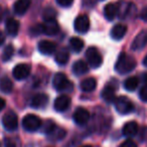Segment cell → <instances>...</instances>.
<instances>
[{
	"label": "cell",
	"mask_w": 147,
	"mask_h": 147,
	"mask_svg": "<svg viewBox=\"0 0 147 147\" xmlns=\"http://www.w3.org/2000/svg\"><path fill=\"white\" fill-rule=\"evenodd\" d=\"M118 12L119 6L115 3H108L104 8V15L108 20H113L117 16Z\"/></svg>",
	"instance_id": "18"
},
{
	"label": "cell",
	"mask_w": 147,
	"mask_h": 147,
	"mask_svg": "<svg viewBox=\"0 0 147 147\" xmlns=\"http://www.w3.org/2000/svg\"><path fill=\"white\" fill-rule=\"evenodd\" d=\"M73 119L75 121V123L80 126H84L88 123L89 119H90V113L87 109L79 107L76 109V111L74 112Z\"/></svg>",
	"instance_id": "9"
},
{
	"label": "cell",
	"mask_w": 147,
	"mask_h": 147,
	"mask_svg": "<svg viewBox=\"0 0 147 147\" xmlns=\"http://www.w3.org/2000/svg\"><path fill=\"white\" fill-rule=\"evenodd\" d=\"M143 65H144L145 67H147V55L144 57V59H143Z\"/></svg>",
	"instance_id": "38"
},
{
	"label": "cell",
	"mask_w": 147,
	"mask_h": 147,
	"mask_svg": "<svg viewBox=\"0 0 147 147\" xmlns=\"http://www.w3.org/2000/svg\"><path fill=\"white\" fill-rule=\"evenodd\" d=\"M13 53H14V49L11 45H7L4 49H3V53H2V59L4 61H7L12 57Z\"/></svg>",
	"instance_id": "27"
},
{
	"label": "cell",
	"mask_w": 147,
	"mask_h": 147,
	"mask_svg": "<svg viewBox=\"0 0 147 147\" xmlns=\"http://www.w3.org/2000/svg\"><path fill=\"white\" fill-rule=\"evenodd\" d=\"M12 89H13V84L10 79L4 77V78H2L0 80V91L2 93L9 94V93L12 92Z\"/></svg>",
	"instance_id": "24"
},
{
	"label": "cell",
	"mask_w": 147,
	"mask_h": 147,
	"mask_svg": "<svg viewBox=\"0 0 147 147\" xmlns=\"http://www.w3.org/2000/svg\"><path fill=\"white\" fill-rule=\"evenodd\" d=\"M2 125L7 131H14L18 127V117L13 111H8L2 118Z\"/></svg>",
	"instance_id": "6"
},
{
	"label": "cell",
	"mask_w": 147,
	"mask_h": 147,
	"mask_svg": "<svg viewBox=\"0 0 147 147\" xmlns=\"http://www.w3.org/2000/svg\"><path fill=\"white\" fill-rule=\"evenodd\" d=\"M86 57L89 65L92 67H95V69L99 67L103 63L102 55L96 47H89L86 51Z\"/></svg>",
	"instance_id": "5"
},
{
	"label": "cell",
	"mask_w": 147,
	"mask_h": 147,
	"mask_svg": "<svg viewBox=\"0 0 147 147\" xmlns=\"http://www.w3.org/2000/svg\"><path fill=\"white\" fill-rule=\"evenodd\" d=\"M147 45V29H143L141 30L138 34L135 36L134 40H133L132 45H131V49L133 51H140V49H144Z\"/></svg>",
	"instance_id": "11"
},
{
	"label": "cell",
	"mask_w": 147,
	"mask_h": 147,
	"mask_svg": "<svg viewBox=\"0 0 147 147\" xmlns=\"http://www.w3.org/2000/svg\"><path fill=\"white\" fill-rule=\"evenodd\" d=\"M89 71V67L84 61H77L73 65V71L77 76H82Z\"/></svg>",
	"instance_id": "23"
},
{
	"label": "cell",
	"mask_w": 147,
	"mask_h": 147,
	"mask_svg": "<svg viewBox=\"0 0 147 147\" xmlns=\"http://www.w3.org/2000/svg\"><path fill=\"white\" fill-rule=\"evenodd\" d=\"M97 87V81L94 78H87L82 81L80 84V88L84 92H93Z\"/></svg>",
	"instance_id": "21"
},
{
	"label": "cell",
	"mask_w": 147,
	"mask_h": 147,
	"mask_svg": "<svg viewBox=\"0 0 147 147\" xmlns=\"http://www.w3.org/2000/svg\"><path fill=\"white\" fill-rule=\"evenodd\" d=\"M71 100L69 96L67 95H61V96L57 97L53 103V107H55V110L57 112H65L71 106Z\"/></svg>",
	"instance_id": "12"
},
{
	"label": "cell",
	"mask_w": 147,
	"mask_h": 147,
	"mask_svg": "<svg viewBox=\"0 0 147 147\" xmlns=\"http://www.w3.org/2000/svg\"><path fill=\"white\" fill-rule=\"evenodd\" d=\"M4 40H5V35H4V33H3L2 31L0 30V45L4 42Z\"/></svg>",
	"instance_id": "37"
},
{
	"label": "cell",
	"mask_w": 147,
	"mask_h": 147,
	"mask_svg": "<svg viewBox=\"0 0 147 147\" xmlns=\"http://www.w3.org/2000/svg\"><path fill=\"white\" fill-rule=\"evenodd\" d=\"M139 139L141 141L147 140V126H143L140 128V133H139Z\"/></svg>",
	"instance_id": "31"
},
{
	"label": "cell",
	"mask_w": 147,
	"mask_h": 147,
	"mask_svg": "<svg viewBox=\"0 0 147 147\" xmlns=\"http://www.w3.org/2000/svg\"><path fill=\"white\" fill-rule=\"evenodd\" d=\"M73 2L74 0H57V3L61 7H69Z\"/></svg>",
	"instance_id": "32"
},
{
	"label": "cell",
	"mask_w": 147,
	"mask_h": 147,
	"mask_svg": "<svg viewBox=\"0 0 147 147\" xmlns=\"http://www.w3.org/2000/svg\"><path fill=\"white\" fill-rule=\"evenodd\" d=\"M102 98L104 99L105 102L111 103L115 101V88L111 85L106 86L102 91Z\"/></svg>",
	"instance_id": "22"
},
{
	"label": "cell",
	"mask_w": 147,
	"mask_h": 147,
	"mask_svg": "<svg viewBox=\"0 0 147 147\" xmlns=\"http://www.w3.org/2000/svg\"><path fill=\"white\" fill-rule=\"evenodd\" d=\"M41 125L42 121L40 120V118L33 114H27L22 120V127L28 132H34L38 130Z\"/></svg>",
	"instance_id": "2"
},
{
	"label": "cell",
	"mask_w": 147,
	"mask_h": 147,
	"mask_svg": "<svg viewBox=\"0 0 147 147\" xmlns=\"http://www.w3.org/2000/svg\"><path fill=\"white\" fill-rule=\"evenodd\" d=\"M49 103V97L45 94H36L32 99H31L30 105L32 108L40 109L47 106Z\"/></svg>",
	"instance_id": "16"
},
{
	"label": "cell",
	"mask_w": 147,
	"mask_h": 147,
	"mask_svg": "<svg viewBox=\"0 0 147 147\" xmlns=\"http://www.w3.org/2000/svg\"><path fill=\"white\" fill-rule=\"evenodd\" d=\"M0 147H1V144H0Z\"/></svg>",
	"instance_id": "41"
},
{
	"label": "cell",
	"mask_w": 147,
	"mask_h": 147,
	"mask_svg": "<svg viewBox=\"0 0 147 147\" xmlns=\"http://www.w3.org/2000/svg\"><path fill=\"white\" fill-rule=\"evenodd\" d=\"M139 84V80L136 77H130V78L126 79L124 82V88L129 92H133L137 89Z\"/></svg>",
	"instance_id": "26"
},
{
	"label": "cell",
	"mask_w": 147,
	"mask_h": 147,
	"mask_svg": "<svg viewBox=\"0 0 147 147\" xmlns=\"http://www.w3.org/2000/svg\"><path fill=\"white\" fill-rule=\"evenodd\" d=\"M42 128H43V132L47 133V134H51L55 129V125L53 121H47V122L43 124Z\"/></svg>",
	"instance_id": "28"
},
{
	"label": "cell",
	"mask_w": 147,
	"mask_h": 147,
	"mask_svg": "<svg viewBox=\"0 0 147 147\" xmlns=\"http://www.w3.org/2000/svg\"><path fill=\"white\" fill-rule=\"evenodd\" d=\"M85 43L80 37H71L69 39V47H71V51L75 53H80L84 47Z\"/></svg>",
	"instance_id": "25"
},
{
	"label": "cell",
	"mask_w": 147,
	"mask_h": 147,
	"mask_svg": "<svg viewBox=\"0 0 147 147\" xmlns=\"http://www.w3.org/2000/svg\"><path fill=\"white\" fill-rule=\"evenodd\" d=\"M55 16V11L53 8H47L45 9V13H43V17H45V20L47 19H53Z\"/></svg>",
	"instance_id": "29"
},
{
	"label": "cell",
	"mask_w": 147,
	"mask_h": 147,
	"mask_svg": "<svg viewBox=\"0 0 147 147\" xmlns=\"http://www.w3.org/2000/svg\"><path fill=\"white\" fill-rule=\"evenodd\" d=\"M119 147H137V144L133 140H131V139H127Z\"/></svg>",
	"instance_id": "33"
},
{
	"label": "cell",
	"mask_w": 147,
	"mask_h": 147,
	"mask_svg": "<svg viewBox=\"0 0 147 147\" xmlns=\"http://www.w3.org/2000/svg\"><path fill=\"white\" fill-rule=\"evenodd\" d=\"M55 63H59V65H65V63H67V61L69 59V51L67 49H61L55 53Z\"/></svg>",
	"instance_id": "19"
},
{
	"label": "cell",
	"mask_w": 147,
	"mask_h": 147,
	"mask_svg": "<svg viewBox=\"0 0 147 147\" xmlns=\"http://www.w3.org/2000/svg\"><path fill=\"white\" fill-rule=\"evenodd\" d=\"M40 29L41 33L47 35H55L59 31V25L55 18L47 19V20H45L43 24H40Z\"/></svg>",
	"instance_id": "8"
},
{
	"label": "cell",
	"mask_w": 147,
	"mask_h": 147,
	"mask_svg": "<svg viewBox=\"0 0 147 147\" xmlns=\"http://www.w3.org/2000/svg\"><path fill=\"white\" fill-rule=\"evenodd\" d=\"M1 15H2V9H1V7H0V17H1Z\"/></svg>",
	"instance_id": "40"
},
{
	"label": "cell",
	"mask_w": 147,
	"mask_h": 147,
	"mask_svg": "<svg viewBox=\"0 0 147 147\" xmlns=\"http://www.w3.org/2000/svg\"><path fill=\"white\" fill-rule=\"evenodd\" d=\"M80 147H92L91 145H83V146H80Z\"/></svg>",
	"instance_id": "39"
},
{
	"label": "cell",
	"mask_w": 147,
	"mask_h": 147,
	"mask_svg": "<svg viewBox=\"0 0 147 147\" xmlns=\"http://www.w3.org/2000/svg\"><path fill=\"white\" fill-rule=\"evenodd\" d=\"M115 108H116L117 112H119L120 114L126 115L134 110V105L129 100L128 97L120 96L115 100Z\"/></svg>",
	"instance_id": "3"
},
{
	"label": "cell",
	"mask_w": 147,
	"mask_h": 147,
	"mask_svg": "<svg viewBox=\"0 0 147 147\" xmlns=\"http://www.w3.org/2000/svg\"><path fill=\"white\" fill-rule=\"evenodd\" d=\"M5 104H6V103H5V100L0 97V112L5 108Z\"/></svg>",
	"instance_id": "36"
},
{
	"label": "cell",
	"mask_w": 147,
	"mask_h": 147,
	"mask_svg": "<svg viewBox=\"0 0 147 147\" xmlns=\"http://www.w3.org/2000/svg\"><path fill=\"white\" fill-rule=\"evenodd\" d=\"M30 67L26 63H18L17 65H15V67L13 69V77H14L16 80L21 81L26 79L27 77L30 75Z\"/></svg>",
	"instance_id": "10"
},
{
	"label": "cell",
	"mask_w": 147,
	"mask_h": 147,
	"mask_svg": "<svg viewBox=\"0 0 147 147\" xmlns=\"http://www.w3.org/2000/svg\"><path fill=\"white\" fill-rule=\"evenodd\" d=\"M74 28L77 32L84 34L90 29V19L87 15H80L74 22Z\"/></svg>",
	"instance_id": "7"
},
{
	"label": "cell",
	"mask_w": 147,
	"mask_h": 147,
	"mask_svg": "<svg viewBox=\"0 0 147 147\" xmlns=\"http://www.w3.org/2000/svg\"><path fill=\"white\" fill-rule=\"evenodd\" d=\"M53 85L55 90L57 91H71L73 84L67 80L65 74L57 73L53 77Z\"/></svg>",
	"instance_id": "4"
},
{
	"label": "cell",
	"mask_w": 147,
	"mask_h": 147,
	"mask_svg": "<svg viewBox=\"0 0 147 147\" xmlns=\"http://www.w3.org/2000/svg\"><path fill=\"white\" fill-rule=\"evenodd\" d=\"M5 143H6V147H16L15 143L13 142V141L11 140V139H6Z\"/></svg>",
	"instance_id": "35"
},
{
	"label": "cell",
	"mask_w": 147,
	"mask_h": 147,
	"mask_svg": "<svg viewBox=\"0 0 147 147\" xmlns=\"http://www.w3.org/2000/svg\"><path fill=\"white\" fill-rule=\"evenodd\" d=\"M136 67V61L134 57L129 55L126 53H120L115 65V71L120 75H125L132 71Z\"/></svg>",
	"instance_id": "1"
},
{
	"label": "cell",
	"mask_w": 147,
	"mask_h": 147,
	"mask_svg": "<svg viewBox=\"0 0 147 147\" xmlns=\"http://www.w3.org/2000/svg\"><path fill=\"white\" fill-rule=\"evenodd\" d=\"M127 32V26L122 23H118V24L114 25L113 28L111 29V37L115 40H120L125 36Z\"/></svg>",
	"instance_id": "15"
},
{
	"label": "cell",
	"mask_w": 147,
	"mask_h": 147,
	"mask_svg": "<svg viewBox=\"0 0 147 147\" xmlns=\"http://www.w3.org/2000/svg\"><path fill=\"white\" fill-rule=\"evenodd\" d=\"M139 131V126L137 124V122L135 121H129L126 124L123 126L122 133L125 137L127 138H131V137L135 136Z\"/></svg>",
	"instance_id": "14"
},
{
	"label": "cell",
	"mask_w": 147,
	"mask_h": 147,
	"mask_svg": "<svg viewBox=\"0 0 147 147\" xmlns=\"http://www.w3.org/2000/svg\"><path fill=\"white\" fill-rule=\"evenodd\" d=\"M140 17L142 20L147 22V6H145L144 8L142 9V11H141V13H140Z\"/></svg>",
	"instance_id": "34"
},
{
	"label": "cell",
	"mask_w": 147,
	"mask_h": 147,
	"mask_svg": "<svg viewBox=\"0 0 147 147\" xmlns=\"http://www.w3.org/2000/svg\"><path fill=\"white\" fill-rule=\"evenodd\" d=\"M139 97L143 102H147V85L143 86L139 91Z\"/></svg>",
	"instance_id": "30"
},
{
	"label": "cell",
	"mask_w": 147,
	"mask_h": 147,
	"mask_svg": "<svg viewBox=\"0 0 147 147\" xmlns=\"http://www.w3.org/2000/svg\"><path fill=\"white\" fill-rule=\"evenodd\" d=\"M30 6V0H17L13 5V10L17 15H23Z\"/></svg>",
	"instance_id": "17"
},
{
	"label": "cell",
	"mask_w": 147,
	"mask_h": 147,
	"mask_svg": "<svg viewBox=\"0 0 147 147\" xmlns=\"http://www.w3.org/2000/svg\"><path fill=\"white\" fill-rule=\"evenodd\" d=\"M38 51H40L42 55H49L51 53H53L57 49V45L53 41L51 40H41L38 42Z\"/></svg>",
	"instance_id": "13"
},
{
	"label": "cell",
	"mask_w": 147,
	"mask_h": 147,
	"mask_svg": "<svg viewBox=\"0 0 147 147\" xmlns=\"http://www.w3.org/2000/svg\"><path fill=\"white\" fill-rule=\"evenodd\" d=\"M5 28H6V32L9 35H14L17 34L19 30V22L14 18H9L7 19L6 24H5Z\"/></svg>",
	"instance_id": "20"
}]
</instances>
